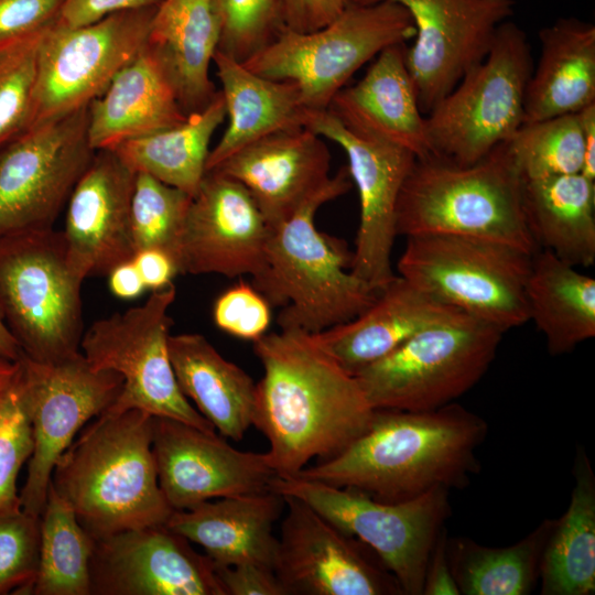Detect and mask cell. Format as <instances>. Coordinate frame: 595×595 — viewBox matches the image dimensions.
Returning a JSON list of instances; mask_svg holds the SVG:
<instances>
[{
    "label": "cell",
    "instance_id": "11",
    "mask_svg": "<svg viewBox=\"0 0 595 595\" xmlns=\"http://www.w3.org/2000/svg\"><path fill=\"white\" fill-rule=\"evenodd\" d=\"M270 489L305 501L366 544L396 577L402 594L422 595L431 551L451 515L450 489L434 487L398 502L298 476H275Z\"/></svg>",
    "mask_w": 595,
    "mask_h": 595
},
{
    "label": "cell",
    "instance_id": "14",
    "mask_svg": "<svg viewBox=\"0 0 595 595\" xmlns=\"http://www.w3.org/2000/svg\"><path fill=\"white\" fill-rule=\"evenodd\" d=\"M88 106L34 125L0 148V238L53 228L96 152Z\"/></svg>",
    "mask_w": 595,
    "mask_h": 595
},
{
    "label": "cell",
    "instance_id": "44",
    "mask_svg": "<svg viewBox=\"0 0 595 595\" xmlns=\"http://www.w3.org/2000/svg\"><path fill=\"white\" fill-rule=\"evenodd\" d=\"M213 320L220 331L256 342L270 326L271 305L252 284L240 281L216 299Z\"/></svg>",
    "mask_w": 595,
    "mask_h": 595
},
{
    "label": "cell",
    "instance_id": "43",
    "mask_svg": "<svg viewBox=\"0 0 595 595\" xmlns=\"http://www.w3.org/2000/svg\"><path fill=\"white\" fill-rule=\"evenodd\" d=\"M33 446L32 425L15 368L0 388V509L19 499L18 475Z\"/></svg>",
    "mask_w": 595,
    "mask_h": 595
},
{
    "label": "cell",
    "instance_id": "23",
    "mask_svg": "<svg viewBox=\"0 0 595 595\" xmlns=\"http://www.w3.org/2000/svg\"><path fill=\"white\" fill-rule=\"evenodd\" d=\"M329 163L322 137L301 127L263 137L210 171L241 183L271 228L328 182Z\"/></svg>",
    "mask_w": 595,
    "mask_h": 595
},
{
    "label": "cell",
    "instance_id": "36",
    "mask_svg": "<svg viewBox=\"0 0 595 595\" xmlns=\"http://www.w3.org/2000/svg\"><path fill=\"white\" fill-rule=\"evenodd\" d=\"M555 519H545L517 543L489 548L468 538H447L454 580L464 595H528L538 578Z\"/></svg>",
    "mask_w": 595,
    "mask_h": 595
},
{
    "label": "cell",
    "instance_id": "40",
    "mask_svg": "<svg viewBox=\"0 0 595 595\" xmlns=\"http://www.w3.org/2000/svg\"><path fill=\"white\" fill-rule=\"evenodd\" d=\"M45 30L0 50V148L29 127Z\"/></svg>",
    "mask_w": 595,
    "mask_h": 595
},
{
    "label": "cell",
    "instance_id": "22",
    "mask_svg": "<svg viewBox=\"0 0 595 595\" xmlns=\"http://www.w3.org/2000/svg\"><path fill=\"white\" fill-rule=\"evenodd\" d=\"M137 172L112 150H99L75 185L65 227L67 258L84 281L131 260L130 204Z\"/></svg>",
    "mask_w": 595,
    "mask_h": 595
},
{
    "label": "cell",
    "instance_id": "21",
    "mask_svg": "<svg viewBox=\"0 0 595 595\" xmlns=\"http://www.w3.org/2000/svg\"><path fill=\"white\" fill-rule=\"evenodd\" d=\"M270 234L262 213L238 181L206 172L181 239L178 273L256 277L266 263Z\"/></svg>",
    "mask_w": 595,
    "mask_h": 595
},
{
    "label": "cell",
    "instance_id": "2",
    "mask_svg": "<svg viewBox=\"0 0 595 595\" xmlns=\"http://www.w3.org/2000/svg\"><path fill=\"white\" fill-rule=\"evenodd\" d=\"M486 434V421L454 402L429 411L375 410L346 448L295 476L386 502L434 487L461 489L479 472L476 448Z\"/></svg>",
    "mask_w": 595,
    "mask_h": 595
},
{
    "label": "cell",
    "instance_id": "39",
    "mask_svg": "<svg viewBox=\"0 0 595 595\" xmlns=\"http://www.w3.org/2000/svg\"><path fill=\"white\" fill-rule=\"evenodd\" d=\"M192 196L138 172L130 204V236L134 253L160 249L178 269L181 239Z\"/></svg>",
    "mask_w": 595,
    "mask_h": 595
},
{
    "label": "cell",
    "instance_id": "10",
    "mask_svg": "<svg viewBox=\"0 0 595 595\" xmlns=\"http://www.w3.org/2000/svg\"><path fill=\"white\" fill-rule=\"evenodd\" d=\"M504 333L465 315L420 331L354 376L374 410H435L480 380Z\"/></svg>",
    "mask_w": 595,
    "mask_h": 595
},
{
    "label": "cell",
    "instance_id": "19",
    "mask_svg": "<svg viewBox=\"0 0 595 595\" xmlns=\"http://www.w3.org/2000/svg\"><path fill=\"white\" fill-rule=\"evenodd\" d=\"M152 453L160 488L174 511L269 490L277 476L264 453L237 450L215 432L165 416H153Z\"/></svg>",
    "mask_w": 595,
    "mask_h": 595
},
{
    "label": "cell",
    "instance_id": "47",
    "mask_svg": "<svg viewBox=\"0 0 595 595\" xmlns=\"http://www.w3.org/2000/svg\"><path fill=\"white\" fill-rule=\"evenodd\" d=\"M161 0H63L57 23L77 28L111 14L156 7Z\"/></svg>",
    "mask_w": 595,
    "mask_h": 595
},
{
    "label": "cell",
    "instance_id": "37",
    "mask_svg": "<svg viewBox=\"0 0 595 595\" xmlns=\"http://www.w3.org/2000/svg\"><path fill=\"white\" fill-rule=\"evenodd\" d=\"M93 544L71 506L50 485L32 595H90Z\"/></svg>",
    "mask_w": 595,
    "mask_h": 595
},
{
    "label": "cell",
    "instance_id": "42",
    "mask_svg": "<svg viewBox=\"0 0 595 595\" xmlns=\"http://www.w3.org/2000/svg\"><path fill=\"white\" fill-rule=\"evenodd\" d=\"M220 22L218 50L245 63L280 32L282 0H214Z\"/></svg>",
    "mask_w": 595,
    "mask_h": 595
},
{
    "label": "cell",
    "instance_id": "7",
    "mask_svg": "<svg viewBox=\"0 0 595 595\" xmlns=\"http://www.w3.org/2000/svg\"><path fill=\"white\" fill-rule=\"evenodd\" d=\"M414 34L404 7L348 0L340 14L318 30L296 32L283 26L244 65L260 76L293 83L306 109H327L363 65Z\"/></svg>",
    "mask_w": 595,
    "mask_h": 595
},
{
    "label": "cell",
    "instance_id": "15",
    "mask_svg": "<svg viewBox=\"0 0 595 595\" xmlns=\"http://www.w3.org/2000/svg\"><path fill=\"white\" fill-rule=\"evenodd\" d=\"M154 8L111 14L91 24L55 22L40 42L29 127L89 105L145 45Z\"/></svg>",
    "mask_w": 595,
    "mask_h": 595
},
{
    "label": "cell",
    "instance_id": "24",
    "mask_svg": "<svg viewBox=\"0 0 595 595\" xmlns=\"http://www.w3.org/2000/svg\"><path fill=\"white\" fill-rule=\"evenodd\" d=\"M351 131L431 155L425 116L405 63V45L382 50L357 83L343 87L328 108Z\"/></svg>",
    "mask_w": 595,
    "mask_h": 595
},
{
    "label": "cell",
    "instance_id": "6",
    "mask_svg": "<svg viewBox=\"0 0 595 595\" xmlns=\"http://www.w3.org/2000/svg\"><path fill=\"white\" fill-rule=\"evenodd\" d=\"M83 282L69 266L62 230L0 238V317L24 356L54 363L80 351Z\"/></svg>",
    "mask_w": 595,
    "mask_h": 595
},
{
    "label": "cell",
    "instance_id": "1",
    "mask_svg": "<svg viewBox=\"0 0 595 595\" xmlns=\"http://www.w3.org/2000/svg\"><path fill=\"white\" fill-rule=\"evenodd\" d=\"M263 368L252 425L268 440L264 453L279 477L299 474L313 458L328 459L361 435L375 410L356 377L298 328L253 342Z\"/></svg>",
    "mask_w": 595,
    "mask_h": 595
},
{
    "label": "cell",
    "instance_id": "29",
    "mask_svg": "<svg viewBox=\"0 0 595 595\" xmlns=\"http://www.w3.org/2000/svg\"><path fill=\"white\" fill-rule=\"evenodd\" d=\"M539 39L541 53L527 84L523 123L577 113L595 102L594 24L561 18L541 29Z\"/></svg>",
    "mask_w": 595,
    "mask_h": 595
},
{
    "label": "cell",
    "instance_id": "26",
    "mask_svg": "<svg viewBox=\"0 0 595 595\" xmlns=\"http://www.w3.org/2000/svg\"><path fill=\"white\" fill-rule=\"evenodd\" d=\"M283 505L271 489L223 497L173 511L165 526L201 545L215 566L253 563L274 570L273 526Z\"/></svg>",
    "mask_w": 595,
    "mask_h": 595
},
{
    "label": "cell",
    "instance_id": "27",
    "mask_svg": "<svg viewBox=\"0 0 595 595\" xmlns=\"http://www.w3.org/2000/svg\"><path fill=\"white\" fill-rule=\"evenodd\" d=\"M147 44V43H145ZM175 90L151 51L142 50L88 106V141L95 151L183 122Z\"/></svg>",
    "mask_w": 595,
    "mask_h": 595
},
{
    "label": "cell",
    "instance_id": "33",
    "mask_svg": "<svg viewBox=\"0 0 595 595\" xmlns=\"http://www.w3.org/2000/svg\"><path fill=\"white\" fill-rule=\"evenodd\" d=\"M529 320L558 356L595 336V279L548 250L536 251L526 282Z\"/></svg>",
    "mask_w": 595,
    "mask_h": 595
},
{
    "label": "cell",
    "instance_id": "30",
    "mask_svg": "<svg viewBox=\"0 0 595 595\" xmlns=\"http://www.w3.org/2000/svg\"><path fill=\"white\" fill-rule=\"evenodd\" d=\"M177 385L223 436L240 441L252 425L257 382L198 333L170 335Z\"/></svg>",
    "mask_w": 595,
    "mask_h": 595
},
{
    "label": "cell",
    "instance_id": "49",
    "mask_svg": "<svg viewBox=\"0 0 595 595\" xmlns=\"http://www.w3.org/2000/svg\"><path fill=\"white\" fill-rule=\"evenodd\" d=\"M447 554L445 528L439 536L428 561L422 595H459Z\"/></svg>",
    "mask_w": 595,
    "mask_h": 595
},
{
    "label": "cell",
    "instance_id": "12",
    "mask_svg": "<svg viewBox=\"0 0 595 595\" xmlns=\"http://www.w3.org/2000/svg\"><path fill=\"white\" fill-rule=\"evenodd\" d=\"M175 296L172 283L152 291L139 306L96 321L83 334L80 351L94 369L111 370L123 379L119 397L106 413L140 409L215 432L181 391L171 364L173 320L169 312Z\"/></svg>",
    "mask_w": 595,
    "mask_h": 595
},
{
    "label": "cell",
    "instance_id": "51",
    "mask_svg": "<svg viewBox=\"0 0 595 595\" xmlns=\"http://www.w3.org/2000/svg\"><path fill=\"white\" fill-rule=\"evenodd\" d=\"M107 275L109 290L118 299L132 300L147 290L132 259L117 264Z\"/></svg>",
    "mask_w": 595,
    "mask_h": 595
},
{
    "label": "cell",
    "instance_id": "45",
    "mask_svg": "<svg viewBox=\"0 0 595 595\" xmlns=\"http://www.w3.org/2000/svg\"><path fill=\"white\" fill-rule=\"evenodd\" d=\"M63 0H0V50L54 24Z\"/></svg>",
    "mask_w": 595,
    "mask_h": 595
},
{
    "label": "cell",
    "instance_id": "8",
    "mask_svg": "<svg viewBox=\"0 0 595 595\" xmlns=\"http://www.w3.org/2000/svg\"><path fill=\"white\" fill-rule=\"evenodd\" d=\"M532 255L496 240L455 235L407 237L398 275L504 332L529 321L526 282Z\"/></svg>",
    "mask_w": 595,
    "mask_h": 595
},
{
    "label": "cell",
    "instance_id": "55",
    "mask_svg": "<svg viewBox=\"0 0 595 595\" xmlns=\"http://www.w3.org/2000/svg\"><path fill=\"white\" fill-rule=\"evenodd\" d=\"M8 380H9V379H8ZM8 380H7V381H8ZM7 381H6V382H7ZM6 382H4V383H6ZM4 383H3V385H4ZM3 385H1L0 388H1Z\"/></svg>",
    "mask_w": 595,
    "mask_h": 595
},
{
    "label": "cell",
    "instance_id": "35",
    "mask_svg": "<svg viewBox=\"0 0 595 595\" xmlns=\"http://www.w3.org/2000/svg\"><path fill=\"white\" fill-rule=\"evenodd\" d=\"M226 118L225 100L217 91L203 109L173 127L125 141L112 151L134 172L147 173L192 197L205 174L209 143Z\"/></svg>",
    "mask_w": 595,
    "mask_h": 595
},
{
    "label": "cell",
    "instance_id": "18",
    "mask_svg": "<svg viewBox=\"0 0 595 595\" xmlns=\"http://www.w3.org/2000/svg\"><path fill=\"white\" fill-rule=\"evenodd\" d=\"M391 1L410 13L415 34L405 63L422 112L426 115L488 54L497 29L513 14V0Z\"/></svg>",
    "mask_w": 595,
    "mask_h": 595
},
{
    "label": "cell",
    "instance_id": "54",
    "mask_svg": "<svg viewBox=\"0 0 595 595\" xmlns=\"http://www.w3.org/2000/svg\"><path fill=\"white\" fill-rule=\"evenodd\" d=\"M17 361H13L0 353V386L3 385L14 372Z\"/></svg>",
    "mask_w": 595,
    "mask_h": 595
},
{
    "label": "cell",
    "instance_id": "5",
    "mask_svg": "<svg viewBox=\"0 0 595 595\" xmlns=\"http://www.w3.org/2000/svg\"><path fill=\"white\" fill-rule=\"evenodd\" d=\"M522 187L506 143L468 165L432 154L416 159L398 198L397 235L478 237L533 255L538 247L526 223Z\"/></svg>",
    "mask_w": 595,
    "mask_h": 595
},
{
    "label": "cell",
    "instance_id": "31",
    "mask_svg": "<svg viewBox=\"0 0 595 595\" xmlns=\"http://www.w3.org/2000/svg\"><path fill=\"white\" fill-rule=\"evenodd\" d=\"M213 63L221 84L228 126L209 151L206 172L263 137L303 127L306 108L293 83L260 76L219 51Z\"/></svg>",
    "mask_w": 595,
    "mask_h": 595
},
{
    "label": "cell",
    "instance_id": "13",
    "mask_svg": "<svg viewBox=\"0 0 595 595\" xmlns=\"http://www.w3.org/2000/svg\"><path fill=\"white\" fill-rule=\"evenodd\" d=\"M17 365L34 442L19 499L24 510L41 516L57 459L88 422L116 402L123 379L115 371L94 369L82 351L54 363L21 354Z\"/></svg>",
    "mask_w": 595,
    "mask_h": 595
},
{
    "label": "cell",
    "instance_id": "38",
    "mask_svg": "<svg viewBox=\"0 0 595 595\" xmlns=\"http://www.w3.org/2000/svg\"><path fill=\"white\" fill-rule=\"evenodd\" d=\"M505 143L523 180L582 171L584 145L577 113L523 123Z\"/></svg>",
    "mask_w": 595,
    "mask_h": 595
},
{
    "label": "cell",
    "instance_id": "28",
    "mask_svg": "<svg viewBox=\"0 0 595 595\" xmlns=\"http://www.w3.org/2000/svg\"><path fill=\"white\" fill-rule=\"evenodd\" d=\"M219 40L214 0H161L154 9L145 45L187 115L206 107L217 93L209 67Z\"/></svg>",
    "mask_w": 595,
    "mask_h": 595
},
{
    "label": "cell",
    "instance_id": "3",
    "mask_svg": "<svg viewBox=\"0 0 595 595\" xmlns=\"http://www.w3.org/2000/svg\"><path fill=\"white\" fill-rule=\"evenodd\" d=\"M152 422L140 409L105 412L57 459L50 485L93 540L165 524L174 511L159 485Z\"/></svg>",
    "mask_w": 595,
    "mask_h": 595
},
{
    "label": "cell",
    "instance_id": "48",
    "mask_svg": "<svg viewBox=\"0 0 595 595\" xmlns=\"http://www.w3.org/2000/svg\"><path fill=\"white\" fill-rule=\"evenodd\" d=\"M348 0H282L283 25L296 32H311L333 21Z\"/></svg>",
    "mask_w": 595,
    "mask_h": 595
},
{
    "label": "cell",
    "instance_id": "25",
    "mask_svg": "<svg viewBox=\"0 0 595 595\" xmlns=\"http://www.w3.org/2000/svg\"><path fill=\"white\" fill-rule=\"evenodd\" d=\"M465 315L468 314L396 275L358 316L315 335L327 351L355 375L420 331Z\"/></svg>",
    "mask_w": 595,
    "mask_h": 595
},
{
    "label": "cell",
    "instance_id": "16",
    "mask_svg": "<svg viewBox=\"0 0 595 595\" xmlns=\"http://www.w3.org/2000/svg\"><path fill=\"white\" fill-rule=\"evenodd\" d=\"M274 572L288 595H396V577L357 538L305 501L282 496Z\"/></svg>",
    "mask_w": 595,
    "mask_h": 595
},
{
    "label": "cell",
    "instance_id": "50",
    "mask_svg": "<svg viewBox=\"0 0 595 595\" xmlns=\"http://www.w3.org/2000/svg\"><path fill=\"white\" fill-rule=\"evenodd\" d=\"M134 262L147 289L161 290L172 284L173 278L178 274L174 259L160 249H144L137 251Z\"/></svg>",
    "mask_w": 595,
    "mask_h": 595
},
{
    "label": "cell",
    "instance_id": "20",
    "mask_svg": "<svg viewBox=\"0 0 595 595\" xmlns=\"http://www.w3.org/2000/svg\"><path fill=\"white\" fill-rule=\"evenodd\" d=\"M93 541L90 595H225L213 561L165 524Z\"/></svg>",
    "mask_w": 595,
    "mask_h": 595
},
{
    "label": "cell",
    "instance_id": "17",
    "mask_svg": "<svg viewBox=\"0 0 595 595\" xmlns=\"http://www.w3.org/2000/svg\"><path fill=\"white\" fill-rule=\"evenodd\" d=\"M303 127L346 153L360 209L350 270L381 291L397 275L391 264L397 203L416 158L403 148L351 131L328 109H305Z\"/></svg>",
    "mask_w": 595,
    "mask_h": 595
},
{
    "label": "cell",
    "instance_id": "9",
    "mask_svg": "<svg viewBox=\"0 0 595 595\" xmlns=\"http://www.w3.org/2000/svg\"><path fill=\"white\" fill-rule=\"evenodd\" d=\"M532 68L527 34L505 21L486 57L425 115L432 155L468 165L507 142L523 123Z\"/></svg>",
    "mask_w": 595,
    "mask_h": 595
},
{
    "label": "cell",
    "instance_id": "34",
    "mask_svg": "<svg viewBox=\"0 0 595 595\" xmlns=\"http://www.w3.org/2000/svg\"><path fill=\"white\" fill-rule=\"evenodd\" d=\"M573 474L569 507L554 520L542 552V595L595 592V477L583 450L577 451Z\"/></svg>",
    "mask_w": 595,
    "mask_h": 595
},
{
    "label": "cell",
    "instance_id": "53",
    "mask_svg": "<svg viewBox=\"0 0 595 595\" xmlns=\"http://www.w3.org/2000/svg\"><path fill=\"white\" fill-rule=\"evenodd\" d=\"M0 353L7 358L17 361L21 356V349L15 339L0 317Z\"/></svg>",
    "mask_w": 595,
    "mask_h": 595
},
{
    "label": "cell",
    "instance_id": "32",
    "mask_svg": "<svg viewBox=\"0 0 595 595\" xmlns=\"http://www.w3.org/2000/svg\"><path fill=\"white\" fill-rule=\"evenodd\" d=\"M522 205L537 247L576 268L594 263V180L582 173L523 180Z\"/></svg>",
    "mask_w": 595,
    "mask_h": 595
},
{
    "label": "cell",
    "instance_id": "41",
    "mask_svg": "<svg viewBox=\"0 0 595 595\" xmlns=\"http://www.w3.org/2000/svg\"><path fill=\"white\" fill-rule=\"evenodd\" d=\"M41 516L20 499L0 509V595H32L40 562Z\"/></svg>",
    "mask_w": 595,
    "mask_h": 595
},
{
    "label": "cell",
    "instance_id": "4",
    "mask_svg": "<svg viewBox=\"0 0 595 595\" xmlns=\"http://www.w3.org/2000/svg\"><path fill=\"white\" fill-rule=\"evenodd\" d=\"M351 186L343 165L288 219L270 228L266 263L252 285L271 306L282 307L280 329L317 334L355 318L377 299L380 291L351 272L346 242L315 226L318 208Z\"/></svg>",
    "mask_w": 595,
    "mask_h": 595
},
{
    "label": "cell",
    "instance_id": "46",
    "mask_svg": "<svg viewBox=\"0 0 595 595\" xmlns=\"http://www.w3.org/2000/svg\"><path fill=\"white\" fill-rule=\"evenodd\" d=\"M225 595H288L274 570L242 563L215 566Z\"/></svg>",
    "mask_w": 595,
    "mask_h": 595
},
{
    "label": "cell",
    "instance_id": "52",
    "mask_svg": "<svg viewBox=\"0 0 595 595\" xmlns=\"http://www.w3.org/2000/svg\"><path fill=\"white\" fill-rule=\"evenodd\" d=\"M584 145V161L581 173L595 181V102L577 112Z\"/></svg>",
    "mask_w": 595,
    "mask_h": 595
}]
</instances>
